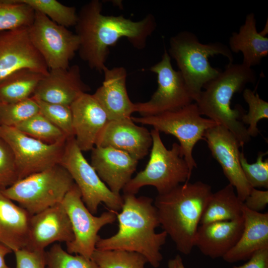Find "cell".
<instances>
[{
    "instance_id": "6da1fadb",
    "label": "cell",
    "mask_w": 268,
    "mask_h": 268,
    "mask_svg": "<svg viewBox=\"0 0 268 268\" xmlns=\"http://www.w3.org/2000/svg\"><path fill=\"white\" fill-rule=\"evenodd\" d=\"M102 10L100 0L90 1L80 8L74 26L80 58L91 69L99 72L106 67L109 48L119 39L126 38L134 48L141 50L156 27L152 14L133 21L123 15H104Z\"/></svg>"
},
{
    "instance_id": "7a4b0ae2",
    "label": "cell",
    "mask_w": 268,
    "mask_h": 268,
    "mask_svg": "<svg viewBox=\"0 0 268 268\" xmlns=\"http://www.w3.org/2000/svg\"><path fill=\"white\" fill-rule=\"evenodd\" d=\"M122 197L121 211L117 213V232L108 238L100 237L96 249L137 253L152 267L158 268L163 259L161 247L168 235L164 231L155 232L160 224L153 200L132 194H124Z\"/></svg>"
},
{
    "instance_id": "3957f363",
    "label": "cell",
    "mask_w": 268,
    "mask_h": 268,
    "mask_svg": "<svg viewBox=\"0 0 268 268\" xmlns=\"http://www.w3.org/2000/svg\"><path fill=\"white\" fill-rule=\"evenodd\" d=\"M212 193L206 183L188 182L158 194L153 201L160 226L184 255L190 254L194 247L201 217Z\"/></svg>"
},
{
    "instance_id": "277c9868",
    "label": "cell",
    "mask_w": 268,
    "mask_h": 268,
    "mask_svg": "<svg viewBox=\"0 0 268 268\" xmlns=\"http://www.w3.org/2000/svg\"><path fill=\"white\" fill-rule=\"evenodd\" d=\"M257 76L252 68L241 64L228 63L224 69L205 84L195 103L202 116H206L230 131L241 147L251 139L241 118L245 114L242 106L231 108L234 95L243 91Z\"/></svg>"
},
{
    "instance_id": "5b68a950",
    "label": "cell",
    "mask_w": 268,
    "mask_h": 268,
    "mask_svg": "<svg viewBox=\"0 0 268 268\" xmlns=\"http://www.w3.org/2000/svg\"><path fill=\"white\" fill-rule=\"evenodd\" d=\"M167 52L175 61L194 102L204 85L221 71L212 67L208 58L220 55L227 58L229 63L234 60L228 46L220 42L202 43L195 34L188 31H183L172 36Z\"/></svg>"
},
{
    "instance_id": "8992f818",
    "label": "cell",
    "mask_w": 268,
    "mask_h": 268,
    "mask_svg": "<svg viewBox=\"0 0 268 268\" xmlns=\"http://www.w3.org/2000/svg\"><path fill=\"white\" fill-rule=\"evenodd\" d=\"M150 134L152 143L148 162L145 168L125 186L124 194L135 195L141 188L146 186H153L158 194H163L189 182L191 178L192 172L180 144L174 142L170 149H167L159 131L153 129Z\"/></svg>"
},
{
    "instance_id": "52a82bcc",
    "label": "cell",
    "mask_w": 268,
    "mask_h": 268,
    "mask_svg": "<svg viewBox=\"0 0 268 268\" xmlns=\"http://www.w3.org/2000/svg\"><path fill=\"white\" fill-rule=\"evenodd\" d=\"M74 183L60 164L20 179L2 189L31 215L62 202Z\"/></svg>"
},
{
    "instance_id": "ba28073f",
    "label": "cell",
    "mask_w": 268,
    "mask_h": 268,
    "mask_svg": "<svg viewBox=\"0 0 268 268\" xmlns=\"http://www.w3.org/2000/svg\"><path fill=\"white\" fill-rule=\"evenodd\" d=\"M134 123L149 125L159 132L171 134L179 140L182 154L192 172L197 164L193 156L196 143L204 139L205 132L218 125L201 115L196 103L180 109L146 117H132Z\"/></svg>"
},
{
    "instance_id": "9c48e42d",
    "label": "cell",
    "mask_w": 268,
    "mask_h": 268,
    "mask_svg": "<svg viewBox=\"0 0 268 268\" xmlns=\"http://www.w3.org/2000/svg\"><path fill=\"white\" fill-rule=\"evenodd\" d=\"M60 164L69 173L79 189L82 200L93 214L103 202L110 210L117 212L121 210L122 196L113 193L100 178L82 154L74 137L67 140Z\"/></svg>"
},
{
    "instance_id": "30bf717a",
    "label": "cell",
    "mask_w": 268,
    "mask_h": 268,
    "mask_svg": "<svg viewBox=\"0 0 268 268\" xmlns=\"http://www.w3.org/2000/svg\"><path fill=\"white\" fill-rule=\"evenodd\" d=\"M62 203L68 216L73 234V240L66 244L67 251L91 259L100 237L99 230L105 225L114 223L117 212L110 210L99 216H94L85 206L75 184Z\"/></svg>"
},
{
    "instance_id": "8fae6325",
    "label": "cell",
    "mask_w": 268,
    "mask_h": 268,
    "mask_svg": "<svg viewBox=\"0 0 268 268\" xmlns=\"http://www.w3.org/2000/svg\"><path fill=\"white\" fill-rule=\"evenodd\" d=\"M28 33L49 70L70 67L69 62L79 48V39L75 33L35 11Z\"/></svg>"
},
{
    "instance_id": "7c38bea8",
    "label": "cell",
    "mask_w": 268,
    "mask_h": 268,
    "mask_svg": "<svg viewBox=\"0 0 268 268\" xmlns=\"http://www.w3.org/2000/svg\"><path fill=\"white\" fill-rule=\"evenodd\" d=\"M167 51L150 70L157 75L158 86L150 99L135 104V112L141 117L153 116L180 109L194 102L181 73L175 70Z\"/></svg>"
},
{
    "instance_id": "4fadbf2b",
    "label": "cell",
    "mask_w": 268,
    "mask_h": 268,
    "mask_svg": "<svg viewBox=\"0 0 268 268\" xmlns=\"http://www.w3.org/2000/svg\"><path fill=\"white\" fill-rule=\"evenodd\" d=\"M0 137L13 153L19 180L60 164L67 141L46 143L5 126H0Z\"/></svg>"
},
{
    "instance_id": "5bb4252c",
    "label": "cell",
    "mask_w": 268,
    "mask_h": 268,
    "mask_svg": "<svg viewBox=\"0 0 268 268\" xmlns=\"http://www.w3.org/2000/svg\"><path fill=\"white\" fill-rule=\"evenodd\" d=\"M204 140L213 157L222 168L223 173L235 190L239 200L243 202L252 187L246 180L240 162V144L235 136L227 128L217 125L205 133Z\"/></svg>"
},
{
    "instance_id": "9a60e30c",
    "label": "cell",
    "mask_w": 268,
    "mask_h": 268,
    "mask_svg": "<svg viewBox=\"0 0 268 268\" xmlns=\"http://www.w3.org/2000/svg\"><path fill=\"white\" fill-rule=\"evenodd\" d=\"M25 68L44 75L49 71L30 39L28 27L0 32V82L12 73Z\"/></svg>"
},
{
    "instance_id": "2e32d148",
    "label": "cell",
    "mask_w": 268,
    "mask_h": 268,
    "mask_svg": "<svg viewBox=\"0 0 268 268\" xmlns=\"http://www.w3.org/2000/svg\"><path fill=\"white\" fill-rule=\"evenodd\" d=\"M73 239L70 222L61 202L31 216L25 248L44 251L55 242L67 244Z\"/></svg>"
},
{
    "instance_id": "e0dca14e",
    "label": "cell",
    "mask_w": 268,
    "mask_h": 268,
    "mask_svg": "<svg viewBox=\"0 0 268 268\" xmlns=\"http://www.w3.org/2000/svg\"><path fill=\"white\" fill-rule=\"evenodd\" d=\"M131 117L109 121L99 134L95 146L120 150L138 161L144 158L152 146L150 132L136 125Z\"/></svg>"
},
{
    "instance_id": "ac0fdd59",
    "label": "cell",
    "mask_w": 268,
    "mask_h": 268,
    "mask_svg": "<svg viewBox=\"0 0 268 268\" xmlns=\"http://www.w3.org/2000/svg\"><path fill=\"white\" fill-rule=\"evenodd\" d=\"M90 90L81 78L79 66L74 65L66 69L49 70L32 97L48 103L70 106L81 94Z\"/></svg>"
},
{
    "instance_id": "d6986e66",
    "label": "cell",
    "mask_w": 268,
    "mask_h": 268,
    "mask_svg": "<svg viewBox=\"0 0 268 268\" xmlns=\"http://www.w3.org/2000/svg\"><path fill=\"white\" fill-rule=\"evenodd\" d=\"M70 107L76 142L82 151L91 150L110 121L108 115L93 95L87 92L81 94Z\"/></svg>"
},
{
    "instance_id": "ffe728a7",
    "label": "cell",
    "mask_w": 268,
    "mask_h": 268,
    "mask_svg": "<svg viewBox=\"0 0 268 268\" xmlns=\"http://www.w3.org/2000/svg\"><path fill=\"white\" fill-rule=\"evenodd\" d=\"M138 160L123 151L109 147L94 146L91 165L102 181L115 194L132 179Z\"/></svg>"
},
{
    "instance_id": "44dd1931",
    "label": "cell",
    "mask_w": 268,
    "mask_h": 268,
    "mask_svg": "<svg viewBox=\"0 0 268 268\" xmlns=\"http://www.w3.org/2000/svg\"><path fill=\"white\" fill-rule=\"evenodd\" d=\"M104 80L92 95L106 112L109 119L131 117L135 104L130 100L127 90V72L123 67L104 69Z\"/></svg>"
},
{
    "instance_id": "7402d4cb",
    "label": "cell",
    "mask_w": 268,
    "mask_h": 268,
    "mask_svg": "<svg viewBox=\"0 0 268 268\" xmlns=\"http://www.w3.org/2000/svg\"><path fill=\"white\" fill-rule=\"evenodd\" d=\"M244 227L243 217L199 226L194 242L201 253L210 258H223L236 244Z\"/></svg>"
},
{
    "instance_id": "603a6c76",
    "label": "cell",
    "mask_w": 268,
    "mask_h": 268,
    "mask_svg": "<svg viewBox=\"0 0 268 268\" xmlns=\"http://www.w3.org/2000/svg\"><path fill=\"white\" fill-rule=\"evenodd\" d=\"M243 229L235 245L222 258L229 263L248 260L257 251L268 247V213L257 212L243 203Z\"/></svg>"
},
{
    "instance_id": "cb8c5ba5",
    "label": "cell",
    "mask_w": 268,
    "mask_h": 268,
    "mask_svg": "<svg viewBox=\"0 0 268 268\" xmlns=\"http://www.w3.org/2000/svg\"><path fill=\"white\" fill-rule=\"evenodd\" d=\"M31 215L0 189V243L12 252L25 248Z\"/></svg>"
},
{
    "instance_id": "d4e9b609",
    "label": "cell",
    "mask_w": 268,
    "mask_h": 268,
    "mask_svg": "<svg viewBox=\"0 0 268 268\" xmlns=\"http://www.w3.org/2000/svg\"><path fill=\"white\" fill-rule=\"evenodd\" d=\"M228 47L232 53L241 52L243 57L242 64L250 68L260 65L267 56L268 38L258 32L254 13H248L238 32L232 34Z\"/></svg>"
},
{
    "instance_id": "484cf974",
    "label": "cell",
    "mask_w": 268,
    "mask_h": 268,
    "mask_svg": "<svg viewBox=\"0 0 268 268\" xmlns=\"http://www.w3.org/2000/svg\"><path fill=\"white\" fill-rule=\"evenodd\" d=\"M243 202L234 187L228 184L210 196L200 221L201 224L218 221H232L243 218Z\"/></svg>"
},
{
    "instance_id": "4316f807",
    "label": "cell",
    "mask_w": 268,
    "mask_h": 268,
    "mask_svg": "<svg viewBox=\"0 0 268 268\" xmlns=\"http://www.w3.org/2000/svg\"><path fill=\"white\" fill-rule=\"evenodd\" d=\"M44 75L29 69H22L0 82V103L7 104L32 97Z\"/></svg>"
},
{
    "instance_id": "83f0119b",
    "label": "cell",
    "mask_w": 268,
    "mask_h": 268,
    "mask_svg": "<svg viewBox=\"0 0 268 268\" xmlns=\"http://www.w3.org/2000/svg\"><path fill=\"white\" fill-rule=\"evenodd\" d=\"M35 11L20 0H0V32L29 27Z\"/></svg>"
},
{
    "instance_id": "f1b7e54d",
    "label": "cell",
    "mask_w": 268,
    "mask_h": 268,
    "mask_svg": "<svg viewBox=\"0 0 268 268\" xmlns=\"http://www.w3.org/2000/svg\"><path fill=\"white\" fill-rule=\"evenodd\" d=\"M23 133L48 144L65 142L64 133L39 113L15 127Z\"/></svg>"
},
{
    "instance_id": "f546056e",
    "label": "cell",
    "mask_w": 268,
    "mask_h": 268,
    "mask_svg": "<svg viewBox=\"0 0 268 268\" xmlns=\"http://www.w3.org/2000/svg\"><path fill=\"white\" fill-rule=\"evenodd\" d=\"M91 259L99 268H144L147 263L139 253L120 250L96 249Z\"/></svg>"
},
{
    "instance_id": "4dcf8cb0",
    "label": "cell",
    "mask_w": 268,
    "mask_h": 268,
    "mask_svg": "<svg viewBox=\"0 0 268 268\" xmlns=\"http://www.w3.org/2000/svg\"><path fill=\"white\" fill-rule=\"evenodd\" d=\"M20 0L60 25L67 28L74 26L76 23L77 13L74 6L64 5L56 0Z\"/></svg>"
},
{
    "instance_id": "1f68e13d",
    "label": "cell",
    "mask_w": 268,
    "mask_h": 268,
    "mask_svg": "<svg viewBox=\"0 0 268 268\" xmlns=\"http://www.w3.org/2000/svg\"><path fill=\"white\" fill-rule=\"evenodd\" d=\"M39 113L36 100L31 97L18 102L0 104V126L15 127Z\"/></svg>"
},
{
    "instance_id": "d6a6232c",
    "label": "cell",
    "mask_w": 268,
    "mask_h": 268,
    "mask_svg": "<svg viewBox=\"0 0 268 268\" xmlns=\"http://www.w3.org/2000/svg\"><path fill=\"white\" fill-rule=\"evenodd\" d=\"M243 97L248 105L249 111L243 115L241 121L248 125L247 131L250 137H256L259 133L258 123L262 119H268V102L248 88L243 90Z\"/></svg>"
},
{
    "instance_id": "836d02e7",
    "label": "cell",
    "mask_w": 268,
    "mask_h": 268,
    "mask_svg": "<svg viewBox=\"0 0 268 268\" xmlns=\"http://www.w3.org/2000/svg\"><path fill=\"white\" fill-rule=\"evenodd\" d=\"M46 268H99L91 259L71 254L59 244H55L45 252Z\"/></svg>"
},
{
    "instance_id": "e575fe53",
    "label": "cell",
    "mask_w": 268,
    "mask_h": 268,
    "mask_svg": "<svg viewBox=\"0 0 268 268\" xmlns=\"http://www.w3.org/2000/svg\"><path fill=\"white\" fill-rule=\"evenodd\" d=\"M35 100L38 104L40 113L63 132L67 138L74 137L70 106Z\"/></svg>"
},
{
    "instance_id": "d590c367",
    "label": "cell",
    "mask_w": 268,
    "mask_h": 268,
    "mask_svg": "<svg viewBox=\"0 0 268 268\" xmlns=\"http://www.w3.org/2000/svg\"><path fill=\"white\" fill-rule=\"evenodd\" d=\"M268 152H259L255 162L249 163L244 152H240V162L244 175L252 188L268 189V159L264 160Z\"/></svg>"
},
{
    "instance_id": "8d00e7d4",
    "label": "cell",
    "mask_w": 268,
    "mask_h": 268,
    "mask_svg": "<svg viewBox=\"0 0 268 268\" xmlns=\"http://www.w3.org/2000/svg\"><path fill=\"white\" fill-rule=\"evenodd\" d=\"M19 180L13 153L8 144L0 137V189H5Z\"/></svg>"
},
{
    "instance_id": "74e56055",
    "label": "cell",
    "mask_w": 268,
    "mask_h": 268,
    "mask_svg": "<svg viewBox=\"0 0 268 268\" xmlns=\"http://www.w3.org/2000/svg\"><path fill=\"white\" fill-rule=\"evenodd\" d=\"M45 252L26 248L14 252L16 268H46Z\"/></svg>"
},
{
    "instance_id": "f35d334b",
    "label": "cell",
    "mask_w": 268,
    "mask_h": 268,
    "mask_svg": "<svg viewBox=\"0 0 268 268\" xmlns=\"http://www.w3.org/2000/svg\"><path fill=\"white\" fill-rule=\"evenodd\" d=\"M243 203L248 209L261 212L266 208L268 204V190H260L252 188Z\"/></svg>"
},
{
    "instance_id": "ab89813d",
    "label": "cell",
    "mask_w": 268,
    "mask_h": 268,
    "mask_svg": "<svg viewBox=\"0 0 268 268\" xmlns=\"http://www.w3.org/2000/svg\"><path fill=\"white\" fill-rule=\"evenodd\" d=\"M248 261L233 268H268V247H265L254 253Z\"/></svg>"
},
{
    "instance_id": "60d3db41",
    "label": "cell",
    "mask_w": 268,
    "mask_h": 268,
    "mask_svg": "<svg viewBox=\"0 0 268 268\" xmlns=\"http://www.w3.org/2000/svg\"><path fill=\"white\" fill-rule=\"evenodd\" d=\"M11 252L10 249L0 243V268H11L6 265L5 257Z\"/></svg>"
},
{
    "instance_id": "b9f144b4",
    "label": "cell",
    "mask_w": 268,
    "mask_h": 268,
    "mask_svg": "<svg viewBox=\"0 0 268 268\" xmlns=\"http://www.w3.org/2000/svg\"><path fill=\"white\" fill-rule=\"evenodd\" d=\"M168 268H185L182 257L177 255L174 258L170 259L167 264Z\"/></svg>"
},
{
    "instance_id": "7bdbcfd3",
    "label": "cell",
    "mask_w": 268,
    "mask_h": 268,
    "mask_svg": "<svg viewBox=\"0 0 268 268\" xmlns=\"http://www.w3.org/2000/svg\"></svg>"
}]
</instances>
